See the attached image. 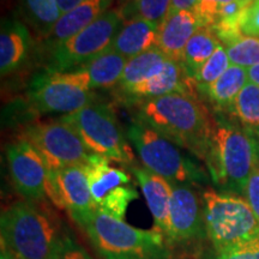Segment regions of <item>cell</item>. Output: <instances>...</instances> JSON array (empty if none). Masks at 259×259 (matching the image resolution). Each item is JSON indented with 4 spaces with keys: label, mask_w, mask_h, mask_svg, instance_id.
Segmentation results:
<instances>
[{
    "label": "cell",
    "mask_w": 259,
    "mask_h": 259,
    "mask_svg": "<svg viewBox=\"0 0 259 259\" xmlns=\"http://www.w3.org/2000/svg\"><path fill=\"white\" fill-rule=\"evenodd\" d=\"M138 120L205 160L213 121L190 94L173 93L145 100L138 109Z\"/></svg>",
    "instance_id": "obj_1"
},
{
    "label": "cell",
    "mask_w": 259,
    "mask_h": 259,
    "mask_svg": "<svg viewBox=\"0 0 259 259\" xmlns=\"http://www.w3.org/2000/svg\"><path fill=\"white\" fill-rule=\"evenodd\" d=\"M40 202L21 200L2 212V246L18 259H52L65 234L56 215Z\"/></svg>",
    "instance_id": "obj_2"
},
{
    "label": "cell",
    "mask_w": 259,
    "mask_h": 259,
    "mask_svg": "<svg viewBox=\"0 0 259 259\" xmlns=\"http://www.w3.org/2000/svg\"><path fill=\"white\" fill-rule=\"evenodd\" d=\"M102 259H168L169 247L157 229L144 231L95 210L79 225Z\"/></svg>",
    "instance_id": "obj_3"
},
{
    "label": "cell",
    "mask_w": 259,
    "mask_h": 259,
    "mask_svg": "<svg viewBox=\"0 0 259 259\" xmlns=\"http://www.w3.org/2000/svg\"><path fill=\"white\" fill-rule=\"evenodd\" d=\"M205 163L213 181L231 192L245 193L259 161V144L244 130L213 122Z\"/></svg>",
    "instance_id": "obj_4"
},
{
    "label": "cell",
    "mask_w": 259,
    "mask_h": 259,
    "mask_svg": "<svg viewBox=\"0 0 259 259\" xmlns=\"http://www.w3.org/2000/svg\"><path fill=\"white\" fill-rule=\"evenodd\" d=\"M202 202L206 236L216 253L259 236V220L246 199L205 190Z\"/></svg>",
    "instance_id": "obj_5"
},
{
    "label": "cell",
    "mask_w": 259,
    "mask_h": 259,
    "mask_svg": "<svg viewBox=\"0 0 259 259\" xmlns=\"http://www.w3.org/2000/svg\"><path fill=\"white\" fill-rule=\"evenodd\" d=\"M127 138L143 167L171 184L192 185L206 181L204 170L180 150L179 145L142 121L132 122Z\"/></svg>",
    "instance_id": "obj_6"
},
{
    "label": "cell",
    "mask_w": 259,
    "mask_h": 259,
    "mask_svg": "<svg viewBox=\"0 0 259 259\" xmlns=\"http://www.w3.org/2000/svg\"><path fill=\"white\" fill-rule=\"evenodd\" d=\"M78 134L92 154L108 158L121 164H132L135 155L113 109L106 103L93 102L73 114L63 115Z\"/></svg>",
    "instance_id": "obj_7"
},
{
    "label": "cell",
    "mask_w": 259,
    "mask_h": 259,
    "mask_svg": "<svg viewBox=\"0 0 259 259\" xmlns=\"http://www.w3.org/2000/svg\"><path fill=\"white\" fill-rule=\"evenodd\" d=\"M122 27L119 10H108L78 34L52 47L51 72H70L109 50Z\"/></svg>",
    "instance_id": "obj_8"
},
{
    "label": "cell",
    "mask_w": 259,
    "mask_h": 259,
    "mask_svg": "<svg viewBox=\"0 0 259 259\" xmlns=\"http://www.w3.org/2000/svg\"><path fill=\"white\" fill-rule=\"evenodd\" d=\"M23 139L35 148L52 170L87 164L93 155L78 134L61 119L29 126Z\"/></svg>",
    "instance_id": "obj_9"
},
{
    "label": "cell",
    "mask_w": 259,
    "mask_h": 259,
    "mask_svg": "<svg viewBox=\"0 0 259 259\" xmlns=\"http://www.w3.org/2000/svg\"><path fill=\"white\" fill-rule=\"evenodd\" d=\"M84 167L96 209L124 220L128 205L139 196L131 176L125 169L113 167L108 158L95 154Z\"/></svg>",
    "instance_id": "obj_10"
},
{
    "label": "cell",
    "mask_w": 259,
    "mask_h": 259,
    "mask_svg": "<svg viewBox=\"0 0 259 259\" xmlns=\"http://www.w3.org/2000/svg\"><path fill=\"white\" fill-rule=\"evenodd\" d=\"M30 101L41 113L69 115L93 103L94 94L79 70L50 72L32 84Z\"/></svg>",
    "instance_id": "obj_11"
},
{
    "label": "cell",
    "mask_w": 259,
    "mask_h": 259,
    "mask_svg": "<svg viewBox=\"0 0 259 259\" xmlns=\"http://www.w3.org/2000/svg\"><path fill=\"white\" fill-rule=\"evenodd\" d=\"M46 193L54 205L66 210L78 226L96 210L84 164L48 169Z\"/></svg>",
    "instance_id": "obj_12"
},
{
    "label": "cell",
    "mask_w": 259,
    "mask_h": 259,
    "mask_svg": "<svg viewBox=\"0 0 259 259\" xmlns=\"http://www.w3.org/2000/svg\"><path fill=\"white\" fill-rule=\"evenodd\" d=\"M168 247L193 245L206 236L203 202L191 185L173 184Z\"/></svg>",
    "instance_id": "obj_13"
},
{
    "label": "cell",
    "mask_w": 259,
    "mask_h": 259,
    "mask_svg": "<svg viewBox=\"0 0 259 259\" xmlns=\"http://www.w3.org/2000/svg\"><path fill=\"white\" fill-rule=\"evenodd\" d=\"M11 180L25 200L40 202L47 196L48 167L35 148L22 138L6 149Z\"/></svg>",
    "instance_id": "obj_14"
},
{
    "label": "cell",
    "mask_w": 259,
    "mask_h": 259,
    "mask_svg": "<svg viewBox=\"0 0 259 259\" xmlns=\"http://www.w3.org/2000/svg\"><path fill=\"white\" fill-rule=\"evenodd\" d=\"M131 170L141 186L142 193L153 215L155 229L161 232L167 239L170 227L169 215L173 184L145 167L131 166Z\"/></svg>",
    "instance_id": "obj_15"
},
{
    "label": "cell",
    "mask_w": 259,
    "mask_h": 259,
    "mask_svg": "<svg viewBox=\"0 0 259 259\" xmlns=\"http://www.w3.org/2000/svg\"><path fill=\"white\" fill-rule=\"evenodd\" d=\"M200 28L204 27L194 10L168 12L158 27L157 48L180 63L186 45Z\"/></svg>",
    "instance_id": "obj_16"
},
{
    "label": "cell",
    "mask_w": 259,
    "mask_h": 259,
    "mask_svg": "<svg viewBox=\"0 0 259 259\" xmlns=\"http://www.w3.org/2000/svg\"><path fill=\"white\" fill-rule=\"evenodd\" d=\"M158 25L147 19L136 17L127 19L113 41L111 50L131 59L144 52L157 47Z\"/></svg>",
    "instance_id": "obj_17"
},
{
    "label": "cell",
    "mask_w": 259,
    "mask_h": 259,
    "mask_svg": "<svg viewBox=\"0 0 259 259\" xmlns=\"http://www.w3.org/2000/svg\"><path fill=\"white\" fill-rule=\"evenodd\" d=\"M31 47L28 28L19 21L6 19L0 32V72L2 76L18 70L27 60Z\"/></svg>",
    "instance_id": "obj_18"
},
{
    "label": "cell",
    "mask_w": 259,
    "mask_h": 259,
    "mask_svg": "<svg viewBox=\"0 0 259 259\" xmlns=\"http://www.w3.org/2000/svg\"><path fill=\"white\" fill-rule=\"evenodd\" d=\"M112 2L113 0H85L67 14H64L47 36L50 46H56L93 24L108 11Z\"/></svg>",
    "instance_id": "obj_19"
},
{
    "label": "cell",
    "mask_w": 259,
    "mask_h": 259,
    "mask_svg": "<svg viewBox=\"0 0 259 259\" xmlns=\"http://www.w3.org/2000/svg\"><path fill=\"white\" fill-rule=\"evenodd\" d=\"M186 72L179 61L168 59L164 69L156 76L143 84L135 87L125 93L126 96L135 100H151L168 94H187L185 88Z\"/></svg>",
    "instance_id": "obj_20"
},
{
    "label": "cell",
    "mask_w": 259,
    "mask_h": 259,
    "mask_svg": "<svg viewBox=\"0 0 259 259\" xmlns=\"http://www.w3.org/2000/svg\"><path fill=\"white\" fill-rule=\"evenodd\" d=\"M127 59L113 50H107L101 56L79 67L85 77L90 90L97 88H111L118 85L124 72Z\"/></svg>",
    "instance_id": "obj_21"
},
{
    "label": "cell",
    "mask_w": 259,
    "mask_h": 259,
    "mask_svg": "<svg viewBox=\"0 0 259 259\" xmlns=\"http://www.w3.org/2000/svg\"><path fill=\"white\" fill-rule=\"evenodd\" d=\"M168 59L169 58L157 47L131 58L126 63L118 87L125 94L139 84H143L160 73L166 66Z\"/></svg>",
    "instance_id": "obj_22"
},
{
    "label": "cell",
    "mask_w": 259,
    "mask_h": 259,
    "mask_svg": "<svg viewBox=\"0 0 259 259\" xmlns=\"http://www.w3.org/2000/svg\"><path fill=\"white\" fill-rule=\"evenodd\" d=\"M222 42L211 28H200L191 37L184 50L180 64L191 79L194 78L200 67L208 61Z\"/></svg>",
    "instance_id": "obj_23"
},
{
    "label": "cell",
    "mask_w": 259,
    "mask_h": 259,
    "mask_svg": "<svg viewBox=\"0 0 259 259\" xmlns=\"http://www.w3.org/2000/svg\"><path fill=\"white\" fill-rule=\"evenodd\" d=\"M247 83L246 69L231 65L228 70L205 90V93L218 108L232 109L235 99Z\"/></svg>",
    "instance_id": "obj_24"
},
{
    "label": "cell",
    "mask_w": 259,
    "mask_h": 259,
    "mask_svg": "<svg viewBox=\"0 0 259 259\" xmlns=\"http://www.w3.org/2000/svg\"><path fill=\"white\" fill-rule=\"evenodd\" d=\"M19 6L27 23L45 38L63 16L57 0H19Z\"/></svg>",
    "instance_id": "obj_25"
},
{
    "label": "cell",
    "mask_w": 259,
    "mask_h": 259,
    "mask_svg": "<svg viewBox=\"0 0 259 259\" xmlns=\"http://www.w3.org/2000/svg\"><path fill=\"white\" fill-rule=\"evenodd\" d=\"M231 111L259 144V87L247 83L233 103Z\"/></svg>",
    "instance_id": "obj_26"
},
{
    "label": "cell",
    "mask_w": 259,
    "mask_h": 259,
    "mask_svg": "<svg viewBox=\"0 0 259 259\" xmlns=\"http://www.w3.org/2000/svg\"><path fill=\"white\" fill-rule=\"evenodd\" d=\"M170 0H125L120 14L128 19L141 17L160 27L169 11Z\"/></svg>",
    "instance_id": "obj_27"
},
{
    "label": "cell",
    "mask_w": 259,
    "mask_h": 259,
    "mask_svg": "<svg viewBox=\"0 0 259 259\" xmlns=\"http://www.w3.org/2000/svg\"><path fill=\"white\" fill-rule=\"evenodd\" d=\"M225 48L232 65L248 69L259 64V37L241 35L226 44Z\"/></svg>",
    "instance_id": "obj_28"
},
{
    "label": "cell",
    "mask_w": 259,
    "mask_h": 259,
    "mask_svg": "<svg viewBox=\"0 0 259 259\" xmlns=\"http://www.w3.org/2000/svg\"><path fill=\"white\" fill-rule=\"evenodd\" d=\"M231 65L226 48L221 45L212 54L211 58L200 67L198 73L194 76L193 82L197 87H199V89L205 92L212 83H215L228 70Z\"/></svg>",
    "instance_id": "obj_29"
},
{
    "label": "cell",
    "mask_w": 259,
    "mask_h": 259,
    "mask_svg": "<svg viewBox=\"0 0 259 259\" xmlns=\"http://www.w3.org/2000/svg\"><path fill=\"white\" fill-rule=\"evenodd\" d=\"M52 259H93L89 252L76 240L73 234L65 232Z\"/></svg>",
    "instance_id": "obj_30"
},
{
    "label": "cell",
    "mask_w": 259,
    "mask_h": 259,
    "mask_svg": "<svg viewBox=\"0 0 259 259\" xmlns=\"http://www.w3.org/2000/svg\"><path fill=\"white\" fill-rule=\"evenodd\" d=\"M233 0H198L194 12L198 16L204 28H211L218 21L223 6Z\"/></svg>",
    "instance_id": "obj_31"
},
{
    "label": "cell",
    "mask_w": 259,
    "mask_h": 259,
    "mask_svg": "<svg viewBox=\"0 0 259 259\" xmlns=\"http://www.w3.org/2000/svg\"><path fill=\"white\" fill-rule=\"evenodd\" d=\"M212 259H259V236L218 252Z\"/></svg>",
    "instance_id": "obj_32"
},
{
    "label": "cell",
    "mask_w": 259,
    "mask_h": 259,
    "mask_svg": "<svg viewBox=\"0 0 259 259\" xmlns=\"http://www.w3.org/2000/svg\"><path fill=\"white\" fill-rule=\"evenodd\" d=\"M240 29L242 35L259 37V2H252L246 6L241 17Z\"/></svg>",
    "instance_id": "obj_33"
},
{
    "label": "cell",
    "mask_w": 259,
    "mask_h": 259,
    "mask_svg": "<svg viewBox=\"0 0 259 259\" xmlns=\"http://www.w3.org/2000/svg\"><path fill=\"white\" fill-rule=\"evenodd\" d=\"M245 197L259 220V167L252 171L245 189Z\"/></svg>",
    "instance_id": "obj_34"
},
{
    "label": "cell",
    "mask_w": 259,
    "mask_h": 259,
    "mask_svg": "<svg viewBox=\"0 0 259 259\" xmlns=\"http://www.w3.org/2000/svg\"><path fill=\"white\" fill-rule=\"evenodd\" d=\"M198 0H170L169 11L168 12H177V11H186V10H194Z\"/></svg>",
    "instance_id": "obj_35"
},
{
    "label": "cell",
    "mask_w": 259,
    "mask_h": 259,
    "mask_svg": "<svg viewBox=\"0 0 259 259\" xmlns=\"http://www.w3.org/2000/svg\"><path fill=\"white\" fill-rule=\"evenodd\" d=\"M58 5H59V9L61 14H67V12L77 8L79 4H82L85 0H57Z\"/></svg>",
    "instance_id": "obj_36"
},
{
    "label": "cell",
    "mask_w": 259,
    "mask_h": 259,
    "mask_svg": "<svg viewBox=\"0 0 259 259\" xmlns=\"http://www.w3.org/2000/svg\"><path fill=\"white\" fill-rule=\"evenodd\" d=\"M246 73H247L248 83H252L254 85L259 87V64L246 69Z\"/></svg>",
    "instance_id": "obj_37"
},
{
    "label": "cell",
    "mask_w": 259,
    "mask_h": 259,
    "mask_svg": "<svg viewBox=\"0 0 259 259\" xmlns=\"http://www.w3.org/2000/svg\"><path fill=\"white\" fill-rule=\"evenodd\" d=\"M0 259H18L15 254H12L8 248L2 246V251H0Z\"/></svg>",
    "instance_id": "obj_38"
},
{
    "label": "cell",
    "mask_w": 259,
    "mask_h": 259,
    "mask_svg": "<svg viewBox=\"0 0 259 259\" xmlns=\"http://www.w3.org/2000/svg\"><path fill=\"white\" fill-rule=\"evenodd\" d=\"M253 2H259V0H253Z\"/></svg>",
    "instance_id": "obj_39"
}]
</instances>
